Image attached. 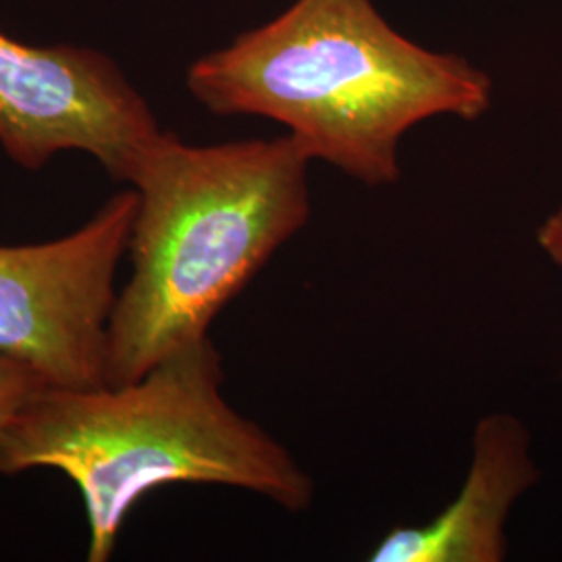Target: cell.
<instances>
[{
    "mask_svg": "<svg viewBox=\"0 0 562 562\" xmlns=\"http://www.w3.org/2000/svg\"><path fill=\"white\" fill-rule=\"evenodd\" d=\"M223 359L206 336L123 385H44L0 438V475L53 469L80 490L88 562L111 561L142 498L173 483L238 487L306 510L315 482L290 450L223 396Z\"/></svg>",
    "mask_w": 562,
    "mask_h": 562,
    "instance_id": "obj_2",
    "label": "cell"
},
{
    "mask_svg": "<svg viewBox=\"0 0 562 562\" xmlns=\"http://www.w3.org/2000/svg\"><path fill=\"white\" fill-rule=\"evenodd\" d=\"M162 130L120 65L94 48L34 46L0 32V148L27 171L78 150L130 183Z\"/></svg>",
    "mask_w": 562,
    "mask_h": 562,
    "instance_id": "obj_5",
    "label": "cell"
},
{
    "mask_svg": "<svg viewBox=\"0 0 562 562\" xmlns=\"http://www.w3.org/2000/svg\"><path fill=\"white\" fill-rule=\"evenodd\" d=\"M538 244L543 252L562 269V206L538 229Z\"/></svg>",
    "mask_w": 562,
    "mask_h": 562,
    "instance_id": "obj_8",
    "label": "cell"
},
{
    "mask_svg": "<svg viewBox=\"0 0 562 562\" xmlns=\"http://www.w3.org/2000/svg\"><path fill=\"white\" fill-rule=\"evenodd\" d=\"M538 477L525 425L506 413L487 415L475 425L471 467L459 496L431 521L387 531L369 561H504L508 513Z\"/></svg>",
    "mask_w": 562,
    "mask_h": 562,
    "instance_id": "obj_6",
    "label": "cell"
},
{
    "mask_svg": "<svg viewBox=\"0 0 562 562\" xmlns=\"http://www.w3.org/2000/svg\"><path fill=\"white\" fill-rule=\"evenodd\" d=\"M190 94L215 115L278 121L313 161L369 188L401 180V142L423 121L482 120L492 78L394 30L373 0H296L194 60Z\"/></svg>",
    "mask_w": 562,
    "mask_h": 562,
    "instance_id": "obj_1",
    "label": "cell"
},
{
    "mask_svg": "<svg viewBox=\"0 0 562 562\" xmlns=\"http://www.w3.org/2000/svg\"><path fill=\"white\" fill-rule=\"evenodd\" d=\"M50 385L27 362L0 352V438L30 398Z\"/></svg>",
    "mask_w": 562,
    "mask_h": 562,
    "instance_id": "obj_7",
    "label": "cell"
},
{
    "mask_svg": "<svg viewBox=\"0 0 562 562\" xmlns=\"http://www.w3.org/2000/svg\"><path fill=\"white\" fill-rule=\"evenodd\" d=\"M311 159L285 134L192 146L165 132L130 186L132 278L106 325L104 382L123 385L209 327L311 220Z\"/></svg>",
    "mask_w": 562,
    "mask_h": 562,
    "instance_id": "obj_3",
    "label": "cell"
},
{
    "mask_svg": "<svg viewBox=\"0 0 562 562\" xmlns=\"http://www.w3.org/2000/svg\"><path fill=\"white\" fill-rule=\"evenodd\" d=\"M138 201L136 188L121 190L74 234L0 246L2 355L57 387L106 385V325Z\"/></svg>",
    "mask_w": 562,
    "mask_h": 562,
    "instance_id": "obj_4",
    "label": "cell"
}]
</instances>
